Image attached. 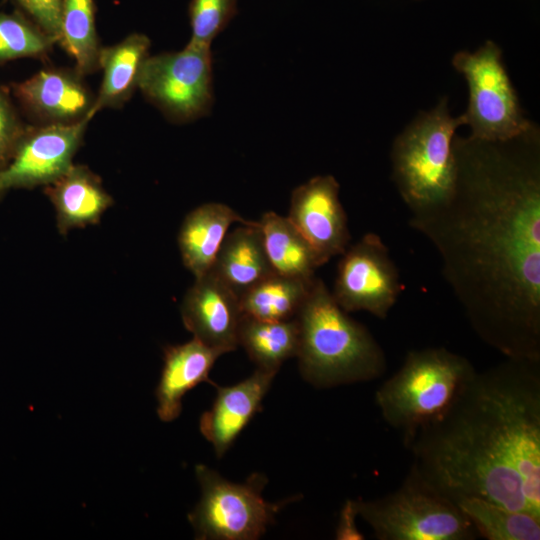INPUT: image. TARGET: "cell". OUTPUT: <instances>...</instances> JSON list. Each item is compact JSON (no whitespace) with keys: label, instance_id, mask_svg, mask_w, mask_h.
<instances>
[{"label":"cell","instance_id":"6da1fadb","mask_svg":"<svg viewBox=\"0 0 540 540\" xmlns=\"http://www.w3.org/2000/svg\"><path fill=\"white\" fill-rule=\"evenodd\" d=\"M449 200L410 214L476 335L506 358L540 360V167L535 147L454 142Z\"/></svg>","mask_w":540,"mask_h":540},{"label":"cell","instance_id":"7a4b0ae2","mask_svg":"<svg viewBox=\"0 0 540 540\" xmlns=\"http://www.w3.org/2000/svg\"><path fill=\"white\" fill-rule=\"evenodd\" d=\"M406 448L411 467L453 501L482 497L540 519V360L476 371Z\"/></svg>","mask_w":540,"mask_h":540},{"label":"cell","instance_id":"3957f363","mask_svg":"<svg viewBox=\"0 0 540 540\" xmlns=\"http://www.w3.org/2000/svg\"><path fill=\"white\" fill-rule=\"evenodd\" d=\"M296 320V357L302 377L311 385L330 388L371 381L385 373L381 346L336 303L320 278H315Z\"/></svg>","mask_w":540,"mask_h":540},{"label":"cell","instance_id":"277c9868","mask_svg":"<svg viewBox=\"0 0 540 540\" xmlns=\"http://www.w3.org/2000/svg\"><path fill=\"white\" fill-rule=\"evenodd\" d=\"M475 373L466 357L446 348L412 350L376 390L375 402L407 447L419 429L446 412Z\"/></svg>","mask_w":540,"mask_h":540},{"label":"cell","instance_id":"5b68a950","mask_svg":"<svg viewBox=\"0 0 540 540\" xmlns=\"http://www.w3.org/2000/svg\"><path fill=\"white\" fill-rule=\"evenodd\" d=\"M462 124L463 115L453 118L443 100L395 140L392 176L410 213L440 205L452 196L458 177L453 136Z\"/></svg>","mask_w":540,"mask_h":540},{"label":"cell","instance_id":"8992f818","mask_svg":"<svg viewBox=\"0 0 540 540\" xmlns=\"http://www.w3.org/2000/svg\"><path fill=\"white\" fill-rule=\"evenodd\" d=\"M358 515L379 540H474L479 535L457 504L412 467L395 491L356 500Z\"/></svg>","mask_w":540,"mask_h":540},{"label":"cell","instance_id":"52a82bcc","mask_svg":"<svg viewBox=\"0 0 540 540\" xmlns=\"http://www.w3.org/2000/svg\"><path fill=\"white\" fill-rule=\"evenodd\" d=\"M201 499L188 514L199 540H255L275 520V515L296 496L268 502L262 491L268 480L252 473L244 483H234L203 464L195 466Z\"/></svg>","mask_w":540,"mask_h":540},{"label":"cell","instance_id":"ba28073f","mask_svg":"<svg viewBox=\"0 0 540 540\" xmlns=\"http://www.w3.org/2000/svg\"><path fill=\"white\" fill-rule=\"evenodd\" d=\"M452 63L468 83L469 105L463 118L471 127V139L505 143L530 133L495 43L488 41L474 53L458 52Z\"/></svg>","mask_w":540,"mask_h":540},{"label":"cell","instance_id":"9c48e42d","mask_svg":"<svg viewBox=\"0 0 540 540\" xmlns=\"http://www.w3.org/2000/svg\"><path fill=\"white\" fill-rule=\"evenodd\" d=\"M212 63L211 47L188 42L180 51L149 56L138 88L169 119H197L213 104Z\"/></svg>","mask_w":540,"mask_h":540},{"label":"cell","instance_id":"30bf717a","mask_svg":"<svg viewBox=\"0 0 540 540\" xmlns=\"http://www.w3.org/2000/svg\"><path fill=\"white\" fill-rule=\"evenodd\" d=\"M403 289L387 246L376 233H366L341 255L331 292L347 313L366 311L386 319Z\"/></svg>","mask_w":540,"mask_h":540},{"label":"cell","instance_id":"8fae6325","mask_svg":"<svg viewBox=\"0 0 540 540\" xmlns=\"http://www.w3.org/2000/svg\"><path fill=\"white\" fill-rule=\"evenodd\" d=\"M90 120L27 127L9 163L0 169V193L49 185L73 165Z\"/></svg>","mask_w":540,"mask_h":540},{"label":"cell","instance_id":"7c38bea8","mask_svg":"<svg viewBox=\"0 0 540 540\" xmlns=\"http://www.w3.org/2000/svg\"><path fill=\"white\" fill-rule=\"evenodd\" d=\"M339 190V183L332 175H319L296 187L291 194L287 217L322 265L342 255L350 245L351 235Z\"/></svg>","mask_w":540,"mask_h":540},{"label":"cell","instance_id":"4fadbf2b","mask_svg":"<svg viewBox=\"0 0 540 540\" xmlns=\"http://www.w3.org/2000/svg\"><path fill=\"white\" fill-rule=\"evenodd\" d=\"M181 316L185 328L204 344L223 353L239 346V297L211 270L195 278L182 300Z\"/></svg>","mask_w":540,"mask_h":540},{"label":"cell","instance_id":"5bb4252c","mask_svg":"<svg viewBox=\"0 0 540 540\" xmlns=\"http://www.w3.org/2000/svg\"><path fill=\"white\" fill-rule=\"evenodd\" d=\"M22 108L45 124H71L88 119L93 95L75 69L49 68L11 85Z\"/></svg>","mask_w":540,"mask_h":540},{"label":"cell","instance_id":"9a60e30c","mask_svg":"<svg viewBox=\"0 0 540 540\" xmlns=\"http://www.w3.org/2000/svg\"><path fill=\"white\" fill-rule=\"evenodd\" d=\"M277 373L257 368L248 378L228 387H217L211 408L199 422L202 435L221 458L241 431L260 411L261 403Z\"/></svg>","mask_w":540,"mask_h":540},{"label":"cell","instance_id":"2e32d148","mask_svg":"<svg viewBox=\"0 0 540 540\" xmlns=\"http://www.w3.org/2000/svg\"><path fill=\"white\" fill-rule=\"evenodd\" d=\"M224 353L193 337L192 340L164 349V365L156 388L157 414L164 422L175 420L182 411L184 395L208 376Z\"/></svg>","mask_w":540,"mask_h":540},{"label":"cell","instance_id":"e0dca14e","mask_svg":"<svg viewBox=\"0 0 540 540\" xmlns=\"http://www.w3.org/2000/svg\"><path fill=\"white\" fill-rule=\"evenodd\" d=\"M56 212V224L61 234L100 221L112 205V197L101 179L84 165H72L59 179L45 188Z\"/></svg>","mask_w":540,"mask_h":540},{"label":"cell","instance_id":"ac0fdd59","mask_svg":"<svg viewBox=\"0 0 540 540\" xmlns=\"http://www.w3.org/2000/svg\"><path fill=\"white\" fill-rule=\"evenodd\" d=\"M252 225L256 221L244 219L223 203L202 204L184 218L178 246L184 266L195 278L207 273L227 235L231 224Z\"/></svg>","mask_w":540,"mask_h":540},{"label":"cell","instance_id":"d6986e66","mask_svg":"<svg viewBox=\"0 0 540 540\" xmlns=\"http://www.w3.org/2000/svg\"><path fill=\"white\" fill-rule=\"evenodd\" d=\"M150 39L140 33H133L121 42L102 47L99 68L103 78L93 106L88 114L91 120L104 108L122 106L138 88L145 61L150 56Z\"/></svg>","mask_w":540,"mask_h":540},{"label":"cell","instance_id":"ffe728a7","mask_svg":"<svg viewBox=\"0 0 540 540\" xmlns=\"http://www.w3.org/2000/svg\"><path fill=\"white\" fill-rule=\"evenodd\" d=\"M210 270L238 297L274 273L258 221L227 233Z\"/></svg>","mask_w":540,"mask_h":540},{"label":"cell","instance_id":"44dd1931","mask_svg":"<svg viewBox=\"0 0 540 540\" xmlns=\"http://www.w3.org/2000/svg\"><path fill=\"white\" fill-rule=\"evenodd\" d=\"M274 272L306 281L322 266L317 254L287 216L266 212L258 221Z\"/></svg>","mask_w":540,"mask_h":540},{"label":"cell","instance_id":"7402d4cb","mask_svg":"<svg viewBox=\"0 0 540 540\" xmlns=\"http://www.w3.org/2000/svg\"><path fill=\"white\" fill-rule=\"evenodd\" d=\"M238 345L245 349L257 368L277 373L284 361L297 356L299 327L296 317L269 321L242 314Z\"/></svg>","mask_w":540,"mask_h":540},{"label":"cell","instance_id":"603a6c76","mask_svg":"<svg viewBox=\"0 0 540 540\" xmlns=\"http://www.w3.org/2000/svg\"><path fill=\"white\" fill-rule=\"evenodd\" d=\"M315 278L306 281L274 272L239 296L241 312L261 320L293 319L308 296Z\"/></svg>","mask_w":540,"mask_h":540},{"label":"cell","instance_id":"cb8c5ba5","mask_svg":"<svg viewBox=\"0 0 540 540\" xmlns=\"http://www.w3.org/2000/svg\"><path fill=\"white\" fill-rule=\"evenodd\" d=\"M454 502L485 539H540V519L527 512L511 510L477 496L460 497Z\"/></svg>","mask_w":540,"mask_h":540},{"label":"cell","instance_id":"d4e9b609","mask_svg":"<svg viewBox=\"0 0 540 540\" xmlns=\"http://www.w3.org/2000/svg\"><path fill=\"white\" fill-rule=\"evenodd\" d=\"M58 43L85 76L99 68L101 46L95 25L94 0H62Z\"/></svg>","mask_w":540,"mask_h":540},{"label":"cell","instance_id":"484cf974","mask_svg":"<svg viewBox=\"0 0 540 540\" xmlns=\"http://www.w3.org/2000/svg\"><path fill=\"white\" fill-rule=\"evenodd\" d=\"M56 40L21 13L0 12V65L23 57L46 56Z\"/></svg>","mask_w":540,"mask_h":540},{"label":"cell","instance_id":"4316f807","mask_svg":"<svg viewBox=\"0 0 540 540\" xmlns=\"http://www.w3.org/2000/svg\"><path fill=\"white\" fill-rule=\"evenodd\" d=\"M238 0H191L189 43L211 47L213 40L237 14Z\"/></svg>","mask_w":540,"mask_h":540},{"label":"cell","instance_id":"83f0119b","mask_svg":"<svg viewBox=\"0 0 540 540\" xmlns=\"http://www.w3.org/2000/svg\"><path fill=\"white\" fill-rule=\"evenodd\" d=\"M26 128L11 102L8 91L0 85V169L11 160Z\"/></svg>","mask_w":540,"mask_h":540},{"label":"cell","instance_id":"f1b7e54d","mask_svg":"<svg viewBox=\"0 0 540 540\" xmlns=\"http://www.w3.org/2000/svg\"><path fill=\"white\" fill-rule=\"evenodd\" d=\"M39 28L58 43L62 0H13Z\"/></svg>","mask_w":540,"mask_h":540},{"label":"cell","instance_id":"f546056e","mask_svg":"<svg viewBox=\"0 0 540 540\" xmlns=\"http://www.w3.org/2000/svg\"><path fill=\"white\" fill-rule=\"evenodd\" d=\"M358 511L356 500H347L343 505L339 522L336 528L335 538L338 540H362L364 535L356 526Z\"/></svg>","mask_w":540,"mask_h":540},{"label":"cell","instance_id":"4dcf8cb0","mask_svg":"<svg viewBox=\"0 0 540 540\" xmlns=\"http://www.w3.org/2000/svg\"><path fill=\"white\" fill-rule=\"evenodd\" d=\"M1 194V193H0Z\"/></svg>","mask_w":540,"mask_h":540}]
</instances>
